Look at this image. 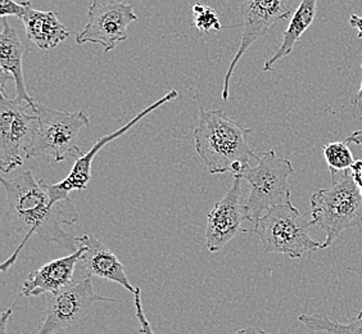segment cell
I'll return each instance as SVG.
<instances>
[{"label":"cell","instance_id":"cell-1","mask_svg":"<svg viewBox=\"0 0 362 334\" xmlns=\"http://www.w3.org/2000/svg\"><path fill=\"white\" fill-rule=\"evenodd\" d=\"M0 181L7 198L3 219L4 233L9 237L21 238L12 256L1 265V272L13 266L34 234L45 243H57L64 250L78 248V237L63 228L78 220L76 207L67 193H63L54 184L36 179L31 170L11 179L1 178Z\"/></svg>","mask_w":362,"mask_h":334},{"label":"cell","instance_id":"cell-2","mask_svg":"<svg viewBox=\"0 0 362 334\" xmlns=\"http://www.w3.org/2000/svg\"><path fill=\"white\" fill-rule=\"evenodd\" d=\"M252 132L253 129L231 119L221 108H201L194 129L195 151L209 174L235 176L251 160H259L248 143Z\"/></svg>","mask_w":362,"mask_h":334},{"label":"cell","instance_id":"cell-3","mask_svg":"<svg viewBox=\"0 0 362 334\" xmlns=\"http://www.w3.org/2000/svg\"><path fill=\"white\" fill-rule=\"evenodd\" d=\"M332 185L310 197L315 225L325 233L322 250L332 247L343 231L362 224V192L351 171L332 175Z\"/></svg>","mask_w":362,"mask_h":334},{"label":"cell","instance_id":"cell-4","mask_svg":"<svg viewBox=\"0 0 362 334\" xmlns=\"http://www.w3.org/2000/svg\"><path fill=\"white\" fill-rule=\"evenodd\" d=\"M313 219L302 215L291 203L266 211L255 221L250 233L257 234L266 253H280L289 258H300L310 250H322V243L311 237Z\"/></svg>","mask_w":362,"mask_h":334},{"label":"cell","instance_id":"cell-5","mask_svg":"<svg viewBox=\"0 0 362 334\" xmlns=\"http://www.w3.org/2000/svg\"><path fill=\"white\" fill-rule=\"evenodd\" d=\"M35 112L39 126L25 149V159L50 157L54 162H62L67 157L76 160L83 154L77 139L80 132L90 125L86 112L59 111L39 103H36Z\"/></svg>","mask_w":362,"mask_h":334},{"label":"cell","instance_id":"cell-6","mask_svg":"<svg viewBox=\"0 0 362 334\" xmlns=\"http://www.w3.org/2000/svg\"><path fill=\"white\" fill-rule=\"evenodd\" d=\"M292 175V162L280 157L275 151L262 154L256 166L245 167L240 174L235 175L250 184L247 206L253 221L272 207L292 203L291 185L288 183Z\"/></svg>","mask_w":362,"mask_h":334},{"label":"cell","instance_id":"cell-7","mask_svg":"<svg viewBox=\"0 0 362 334\" xmlns=\"http://www.w3.org/2000/svg\"><path fill=\"white\" fill-rule=\"evenodd\" d=\"M37 103V102H36ZM35 105L18 98H7L1 89L0 99V168L4 174L23 163L25 149L39 126Z\"/></svg>","mask_w":362,"mask_h":334},{"label":"cell","instance_id":"cell-8","mask_svg":"<svg viewBox=\"0 0 362 334\" xmlns=\"http://www.w3.org/2000/svg\"><path fill=\"white\" fill-rule=\"evenodd\" d=\"M97 302H117L94 291L90 277L71 283L61 291L49 293L47 307L36 334H54L83 321Z\"/></svg>","mask_w":362,"mask_h":334},{"label":"cell","instance_id":"cell-9","mask_svg":"<svg viewBox=\"0 0 362 334\" xmlns=\"http://www.w3.org/2000/svg\"><path fill=\"white\" fill-rule=\"evenodd\" d=\"M138 21L130 0L100 3L94 0L88 11V23L76 35V42L99 44L111 52L127 39V28Z\"/></svg>","mask_w":362,"mask_h":334},{"label":"cell","instance_id":"cell-10","mask_svg":"<svg viewBox=\"0 0 362 334\" xmlns=\"http://www.w3.org/2000/svg\"><path fill=\"white\" fill-rule=\"evenodd\" d=\"M297 0H245L240 12L243 16V33L237 53L231 59L223 79V99L229 98L230 81L242 57L251 48L252 44L270 31L272 25L284 21L293 16V4Z\"/></svg>","mask_w":362,"mask_h":334},{"label":"cell","instance_id":"cell-11","mask_svg":"<svg viewBox=\"0 0 362 334\" xmlns=\"http://www.w3.org/2000/svg\"><path fill=\"white\" fill-rule=\"evenodd\" d=\"M242 181L234 176L229 190L207 215L206 243L209 252H218L240 233H250L244 229L243 223L253 221V217L248 206L240 202Z\"/></svg>","mask_w":362,"mask_h":334},{"label":"cell","instance_id":"cell-12","mask_svg":"<svg viewBox=\"0 0 362 334\" xmlns=\"http://www.w3.org/2000/svg\"><path fill=\"white\" fill-rule=\"evenodd\" d=\"M179 96V93L176 91H168L166 96L156 100L153 105L146 107V110L139 112L133 120H130L127 124L119 127V130L107 134L105 137H102L98 140L94 146H91L90 151H88L86 154H83L78 159H76L74 166L71 168L70 174L67 175L62 181L56 183L57 188L62 190L63 193H70L72 190H84L88 188V184L91 179V166H93V161L107 144H110L113 140L117 139L119 137H122L125 132H129L132 127L136 125L140 120L146 117L149 113L156 111L157 108H160V105H166L168 102H171L173 99H176Z\"/></svg>","mask_w":362,"mask_h":334},{"label":"cell","instance_id":"cell-13","mask_svg":"<svg viewBox=\"0 0 362 334\" xmlns=\"http://www.w3.org/2000/svg\"><path fill=\"white\" fill-rule=\"evenodd\" d=\"M85 246L80 244L76 250H72L66 258L52 260L30 272L22 283L20 297H39L45 293L61 291L70 286L76 266L84 255Z\"/></svg>","mask_w":362,"mask_h":334},{"label":"cell","instance_id":"cell-14","mask_svg":"<svg viewBox=\"0 0 362 334\" xmlns=\"http://www.w3.org/2000/svg\"><path fill=\"white\" fill-rule=\"evenodd\" d=\"M78 244L85 246L84 255L78 265L83 266L88 277L111 280L124 287L129 292L135 293L136 287H134L127 278L125 265L119 261L108 246L90 234L78 237Z\"/></svg>","mask_w":362,"mask_h":334},{"label":"cell","instance_id":"cell-15","mask_svg":"<svg viewBox=\"0 0 362 334\" xmlns=\"http://www.w3.org/2000/svg\"><path fill=\"white\" fill-rule=\"evenodd\" d=\"M23 53L25 49L20 36L7 20H3V30L0 34V75L1 89H4L7 80H13L16 98L35 105L36 100L28 96L25 76H23Z\"/></svg>","mask_w":362,"mask_h":334},{"label":"cell","instance_id":"cell-16","mask_svg":"<svg viewBox=\"0 0 362 334\" xmlns=\"http://www.w3.org/2000/svg\"><path fill=\"white\" fill-rule=\"evenodd\" d=\"M21 20L28 40L42 50L57 48L70 36L69 28L59 21L53 11H39L30 7Z\"/></svg>","mask_w":362,"mask_h":334},{"label":"cell","instance_id":"cell-17","mask_svg":"<svg viewBox=\"0 0 362 334\" xmlns=\"http://www.w3.org/2000/svg\"><path fill=\"white\" fill-rule=\"evenodd\" d=\"M316 8H317V0H300V6L294 11L289 25L283 34L280 47L274 53V56L266 61L264 70L272 71L275 63L292 54L296 44L300 42V38L306 33L307 28L314 23Z\"/></svg>","mask_w":362,"mask_h":334},{"label":"cell","instance_id":"cell-18","mask_svg":"<svg viewBox=\"0 0 362 334\" xmlns=\"http://www.w3.org/2000/svg\"><path fill=\"white\" fill-rule=\"evenodd\" d=\"M298 321L314 332H325L327 334H362V310L354 321L346 324L333 321L324 313H303L300 315Z\"/></svg>","mask_w":362,"mask_h":334},{"label":"cell","instance_id":"cell-19","mask_svg":"<svg viewBox=\"0 0 362 334\" xmlns=\"http://www.w3.org/2000/svg\"><path fill=\"white\" fill-rule=\"evenodd\" d=\"M324 159L332 175L349 170L355 163L354 154L346 142H333L324 146Z\"/></svg>","mask_w":362,"mask_h":334},{"label":"cell","instance_id":"cell-20","mask_svg":"<svg viewBox=\"0 0 362 334\" xmlns=\"http://www.w3.org/2000/svg\"><path fill=\"white\" fill-rule=\"evenodd\" d=\"M192 26H194L199 31H202L203 34H207V35L211 31H220L223 28L216 11L214 8L207 7L203 4L193 6Z\"/></svg>","mask_w":362,"mask_h":334},{"label":"cell","instance_id":"cell-21","mask_svg":"<svg viewBox=\"0 0 362 334\" xmlns=\"http://www.w3.org/2000/svg\"><path fill=\"white\" fill-rule=\"evenodd\" d=\"M30 7H33L30 0H25L21 3H17L16 0H0V16L3 18H6L8 16L22 18Z\"/></svg>","mask_w":362,"mask_h":334},{"label":"cell","instance_id":"cell-22","mask_svg":"<svg viewBox=\"0 0 362 334\" xmlns=\"http://www.w3.org/2000/svg\"><path fill=\"white\" fill-rule=\"evenodd\" d=\"M134 305H135V315L136 319L139 321V334H156L149 321L146 319L143 304H141V289L140 287H136L135 293H134Z\"/></svg>","mask_w":362,"mask_h":334},{"label":"cell","instance_id":"cell-23","mask_svg":"<svg viewBox=\"0 0 362 334\" xmlns=\"http://www.w3.org/2000/svg\"><path fill=\"white\" fill-rule=\"evenodd\" d=\"M17 302H18V299H16L13 305L9 307V309H7L4 313H1V319H0V334H8V323H9L11 318H12V313H13L14 307L17 305Z\"/></svg>","mask_w":362,"mask_h":334},{"label":"cell","instance_id":"cell-24","mask_svg":"<svg viewBox=\"0 0 362 334\" xmlns=\"http://www.w3.org/2000/svg\"><path fill=\"white\" fill-rule=\"evenodd\" d=\"M349 171H351V175L357 184V187L361 189L362 192V161H355V163L351 166Z\"/></svg>","mask_w":362,"mask_h":334},{"label":"cell","instance_id":"cell-25","mask_svg":"<svg viewBox=\"0 0 362 334\" xmlns=\"http://www.w3.org/2000/svg\"><path fill=\"white\" fill-rule=\"evenodd\" d=\"M349 25H351V28L357 30V38L362 39V17L357 14H352L349 17Z\"/></svg>","mask_w":362,"mask_h":334},{"label":"cell","instance_id":"cell-26","mask_svg":"<svg viewBox=\"0 0 362 334\" xmlns=\"http://www.w3.org/2000/svg\"><path fill=\"white\" fill-rule=\"evenodd\" d=\"M344 142H346L347 144L362 146V130H356V132H352V134H349Z\"/></svg>","mask_w":362,"mask_h":334},{"label":"cell","instance_id":"cell-27","mask_svg":"<svg viewBox=\"0 0 362 334\" xmlns=\"http://www.w3.org/2000/svg\"><path fill=\"white\" fill-rule=\"evenodd\" d=\"M233 334H272L267 333L264 329H259V328L250 327L245 328V329H239L237 332H234Z\"/></svg>","mask_w":362,"mask_h":334},{"label":"cell","instance_id":"cell-28","mask_svg":"<svg viewBox=\"0 0 362 334\" xmlns=\"http://www.w3.org/2000/svg\"><path fill=\"white\" fill-rule=\"evenodd\" d=\"M360 102H362V80L361 86H360V91H357V94H356L355 98L352 99V105H354V117H356V111H357V107H358V105H360Z\"/></svg>","mask_w":362,"mask_h":334}]
</instances>
